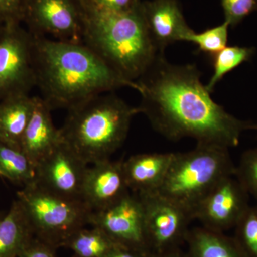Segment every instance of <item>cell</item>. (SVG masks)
<instances>
[{
    "instance_id": "6da1fadb",
    "label": "cell",
    "mask_w": 257,
    "mask_h": 257,
    "mask_svg": "<svg viewBox=\"0 0 257 257\" xmlns=\"http://www.w3.org/2000/svg\"><path fill=\"white\" fill-rule=\"evenodd\" d=\"M136 83L140 113L169 140L193 138L229 149L239 145L243 132L257 130L256 124L235 117L213 100L194 64H171L159 53Z\"/></svg>"
},
{
    "instance_id": "7a4b0ae2",
    "label": "cell",
    "mask_w": 257,
    "mask_h": 257,
    "mask_svg": "<svg viewBox=\"0 0 257 257\" xmlns=\"http://www.w3.org/2000/svg\"><path fill=\"white\" fill-rule=\"evenodd\" d=\"M32 36L36 87L51 109L68 110L119 88L138 89L83 42Z\"/></svg>"
},
{
    "instance_id": "3957f363",
    "label": "cell",
    "mask_w": 257,
    "mask_h": 257,
    "mask_svg": "<svg viewBox=\"0 0 257 257\" xmlns=\"http://www.w3.org/2000/svg\"><path fill=\"white\" fill-rule=\"evenodd\" d=\"M82 42L130 82H136L160 53L147 30L142 2L125 13L87 8Z\"/></svg>"
},
{
    "instance_id": "277c9868",
    "label": "cell",
    "mask_w": 257,
    "mask_h": 257,
    "mask_svg": "<svg viewBox=\"0 0 257 257\" xmlns=\"http://www.w3.org/2000/svg\"><path fill=\"white\" fill-rule=\"evenodd\" d=\"M60 128L62 140L88 165L109 160L124 143L132 120L140 114L109 92L89 98L68 109Z\"/></svg>"
},
{
    "instance_id": "5b68a950",
    "label": "cell",
    "mask_w": 257,
    "mask_h": 257,
    "mask_svg": "<svg viewBox=\"0 0 257 257\" xmlns=\"http://www.w3.org/2000/svg\"><path fill=\"white\" fill-rule=\"evenodd\" d=\"M229 150L197 143L191 151L174 153L163 182L154 192L175 203L194 219L198 206L216 184L225 177L234 176L236 165Z\"/></svg>"
},
{
    "instance_id": "8992f818",
    "label": "cell",
    "mask_w": 257,
    "mask_h": 257,
    "mask_svg": "<svg viewBox=\"0 0 257 257\" xmlns=\"http://www.w3.org/2000/svg\"><path fill=\"white\" fill-rule=\"evenodd\" d=\"M34 236L57 249L71 236L89 224L93 211L82 200L57 195L37 184L17 194Z\"/></svg>"
},
{
    "instance_id": "52a82bcc",
    "label": "cell",
    "mask_w": 257,
    "mask_h": 257,
    "mask_svg": "<svg viewBox=\"0 0 257 257\" xmlns=\"http://www.w3.org/2000/svg\"><path fill=\"white\" fill-rule=\"evenodd\" d=\"M33 36L21 23L5 24L0 37V100L30 94L36 87Z\"/></svg>"
},
{
    "instance_id": "ba28073f",
    "label": "cell",
    "mask_w": 257,
    "mask_h": 257,
    "mask_svg": "<svg viewBox=\"0 0 257 257\" xmlns=\"http://www.w3.org/2000/svg\"><path fill=\"white\" fill-rule=\"evenodd\" d=\"M86 20L84 0H24L22 23L35 36L82 42Z\"/></svg>"
},
{
    "instance_id": "9c48e42d",
    "label": "cell",
    "mask_w": 257,
    "mask_h": 257,
    "mask_svg": "<svg viewBox=\"0 0 257 257\" xmlns=\"http://www.w3.org/2000/svg\"><path fill=\"white\" fill-rule=\"evenodd\" d=\"M145 213V233L150 252H162L185 243L194 220L187 211L156 192L138 194Z\"/></svg>"
},
{
    "instance_id": "30bf717a",
    "label": "cell",
    "mask_w": 257,
    "mask_h": 257,
    "mask_svg": "<svg viewBox=\"0 0 257 257\" xmlns=\"http://www.w3.org/2000/svg\"><path fill=\"white\" fill-rule=\"evenodd\" d=\"M89 224L102 230L119 246L150 252L143 204L136 193L128 192L109 207L93 211Z\"/></svg>"
},
{
    "instance_id": "8fae6325",
    "label": "cell",
    "mask_w": 257,
    "mask_h": 257,
    "mask_svg": "<svg viewBox=\"0 0 257 257\" xmlns=\"http://www.w3.org/2000/svg\"><path fill=\"white\" fill-rule=\"evenodd\" d=\"M249 194L234 176L225 177L194 211V219L212 231L233 229L249 207Z\"/></svg>"
},
{
    "instance_id": "7c38bea8",
    "label": "cell",
    "mask_w": 257,
    "mask_h": 257,
    "mask_svg": "<svg viewBox=\"0 0 257 257\" xmlns=\"http://www.w3.org/2000/svg\"><path fill=\"white\" fill-rule=\"evenodd\" d=\"M88 167L62 140L37 165L36 184L61 197L82 200L83 184Z\"/></svg>"
},
{
    "instance_id": "4fadbf2b",
    "label": "cell",
    "mask_w": 257,
    "mask_h": 257,
    "mask_svg": "<svg viewBox=\"0 0 257 257\" xmlns=\"http://www.w3.org/2000/svg\"><path fill=\"white\" fill-rule=\"evenodd\" d=\"M88 167L82 189V200L92 211L109 207L130 189L125 179L123 161L106 160Z\"/></svg>"
},
{
    "instance_id": "5bb4252c",
    "label": "cell",
    "mask_w": 257,
    "mask_h": 257,
    "mask_svg": "<svg viewBox=\"0 0 257 257\" xmlns=\"http://www.w3.org/2000/svg\"><path fill=\"white\" fill-rule=\"evenodd\" d=\"M147 30L160 53L177 42H186L193 31L186 22L177 0L142 2Z\"/></svg>"
},
{
    "instance_id": "9a60e30c",
    "label": "cell",
    "mask_w": 257,
    "mask_h": 257,
    "mask_svg": "<svg viewBox=\"0 0 257 257\" xmlns=\"http://www.w3.org/2000/svg\"><path fill=\"white\" fill-rule=\"evenodd\" d=\"M52 110L42 97L35 96L33 113L20 144L35 167L62 142L60 128L54 124Z\"/></svg>"
},
{
    "instance_id": "2e32d148",
    "label": "cell",
    "mask_w": 257,
    "mask_h": 257,
    "mask_svg": "<svg viewBox=\"0 0 257 257\" xmlns=\"http://www.w3.org/2000/svg\"><path fill=\"white\" fill-rule=\"evenodd\" d=\"M174 153L133 155L123 161V170L130 190L136 194L154 192L163 182Z\"/></svg>"
},
{
    "instance_id": "e0dca14e",
    "label": "cell",
    "mask_w": 257,
    "mask_h": 257,
    "mask_svg": "<svg viewBox=\"0 0 257 257\" xmlns=\"http://www.w3.org/2000/svg\"><path fill=\"white\" fill-rule=\"evenodd\" d=\"M35 96L22 94L0 100V141L20 148L22 138L31 119Z\"/></svg>"
},
{
    "instance_id": "ac0fdd59",
    "label": "cell",
    "mask_w": 257,
    "mask_h": 257,
    "mask_svg": "<svg viewBox=\"0 0 257 257\" xmlns=\"http://www.w3.org/2000/svg\"><path fill=\"white\" fill-rule=\"evenodd\" d=\"M34 237L26 214L16 199L0 218V257H18Z\"/></svg>"
},
{
    "instance_id": "d6986e66",
    "label": "cell",
    "mask_w": 257,
    "mask_h": 257,
    "mask_svg": "<svg viewBox=\"0 0 257 257\" xmlns=\"http://www.w3.org/2000/svg\"><path fill=\"white\" fill-rule=\"evenodd\" d=\"M185 244L189 257H246L234 237L202 226L189 229Z\"/></svg>"
},
{
    "instance_id": "ffe728a7",
    "label": "cell",
    "mask_w": 257,
    "mask_h": 257,
    "mask_svg": "<svg viewBox=\"0 0 257 257\" xmlns=\"http://www.w3.org/2000/svg\"><path fill=\"white\" fill-rule=\"evenodd\" d=\"M0 172L3 177L23 187L36 184V167L21 149L0 141Z\"/></svg>"
},
{
    "instance_id": "44dd1931",
    "label": "cell",
    "mask_w": 257,
    "mask_h": 257,
    "mask_svg": "<svg viewBox=\"0 0 257 257\" xmlns=\"http://www.w3.org/2000/svg\"><path fill=\"white\" fill-rule=\"evenodd\" d=\"M117 246L102 230L92 226L74 233L64 247L72 251L73 257H106Z\"/></svg>"
},
{
    "instance_id": "7402d4cb",
    "label": "cell",
    "mask_w": 257,
    "mask_h": 257,
    "mask_svg": "<svg viewBox=\"0 0 257 257\" xmlns=\"http://www.w3.org/2000/svg\"><path fill=\"white\" fill-rule=\"evenodd\" d=\"M253 47L226 46L220 52L213 56L214 73L209 79L207 90L211 93L221 79L231 71L237 68L244 62H248L255 54Z\"/></svg>"
},
{
    "instance_id": "603a6c76",
    "label": "cell",
    "mask_w": 257,
    "mask_h": 257,
    "mask_svg": "<svg viewBox=\"0 0 257 257\" xmlns=\"http://www.w3.org/2000/svg\"><path fill=\"white\" fill-rule=\"evenodd\" d=\"M234 239L246 257H257V204L249 206L234 227Z\"/></svg>"
},
{
    "instance_id": "cb8c5ba5",
    "label": "cell",
    "mask_w": 257,
    "mask_h": 257,
    "mask_svg": "<svg viewBox=\"0 0 257 257\" xmlns=\"http://www.w3.org/2000/svg\"><path fill=\"white\" fill-rule=\"evenodd\" d=\"M229 25L224 22L214 28L197 33L193 30L186 42H192L197 45L199 52L211 57L227 46Z\"/></svg>"
},
{
    "instance_id": "d4e9b609",
    "label": "cell",
    "mask_w": 257,
    "mask_h": 257,
    "mask_svg": "<svg viewBox=\"0 0 257 257\" xmlns=\"http://www.w3.org/2000/svg\"><path fill=\"white\" fill-rule=\"evenodd\" d=\"M234 177L257 204V147L243 152L236 166Z\"/></svg>"
},
{
    "instance_id": "484cf974",
    "label": "cell",
    "mask_w": 257,
    "mask_h": 257,
    "mask_svg": "<svg viewBox=\"0 0 257 257\" xmlns=\"http://www.w3.org/2000/svg\"><path fill=\"white\" fill-rule=\"evenodd\" d=\"M225 22L230 27L239 25L246 17L257 11V0H221Z\"/></svg>"
},
{
    "instance_id": "4316f807",
    "label": "cell",
    "mask_w": 257,
    "mask_h": 257,
    "mask_svg": "<svg viewBox=\"0 0 257 257\" xmlns=\"http://www.w3.org/2000/svg\"><path fill=\"white\" fill-rule=\"evenodd\" d=\"M87 9L99 13H125L136 8L141 0H84Z\"/></svg>"
},
{
    "instance_id": "83f0119b",
    "label": "cell",
    "mask_w": 257,
    "mask_h": 257,
    "mask_svg": "<svg viewBox=\"0 0 257 257\" xmlns=\"http://www.w3.org/2000/svg\"><path fill=\"white\" fill-rule=\"evenodd\" d=\"M24 0H0V20L22 23Z\"/></svg>"
},
{
    "instance_id": "f1b7e54d",
    "label": "cell",
    "mask_w": 257,
    "mask_h": 257,
    "mask_svg": "<svg viewBox=\"0 0 257 257\" xmlns=\"http://www.w3.org/2000/svg\"><path fill=\"white\" fill-rule=\"evenodd\" d=\"M56 250L50 245L34 237L18 257H57Z\"/></svg>"
},
{
    "instance_id": "f546056e",
    "label": "cell",
    "mask_w": 257,
    "mask_h": 257,
    "mask_svg": "<svg viewBox=\"0 0 257 257\" xmlns=\"http://www.w3.org/2000/svg\"><path fill=\"white\" fill-rule=\"evenodd\" d=\"M149 253L150 252H145V251H139L133 248L117 246L114 249L111 250L106 257H148Z\"/></svg>"
},
{
    "instance_id": "4dcf8cb0",
    "label": "cell",
    "mask_w": 257,
    "mask_h": 257,
    "mask_svg": "<svg viewBox=\"0 0 257 257\" xmlns=\"http://www.w3.org/2000/svg\"><path fill=\"white\" fill-rule=\"evenodd\" d=\"M148 257H189L187 251H184L181 247L172 248L162 252H150Z\"/></svg>"
},
{
    "instance_id": "1f68e13d",
    "label": "cell",
    "mask_w": 257,
    "mask_h": 257,
    "mask_svg": "<svg viewBox=\"0 0 257 257\" xmlns=\"http://www.w3.org/2000/svg\"><path fill=\"white\" fill-rule=\"evenodd\" d=\"M5 23L3 21V20H0V37H1L2 33H3V29H4L5 27Z\"/></svg>"
},
{
    "instance_id": "d6a6232c",
    "label": "cell",
    "mask_w": 257,
    "mask_h": 257,
    "mask_svg": "<svg viewBox=\"0 0 257 257\" xmlns=\"http://www.w3.org/2000/svg\"><path fill=\"white\" fill-rule=\"evenodd\" d=\"M0 177H3V174H2L1 172H0Z\"/></svg>"
},
{
    "instance_id": "836d02e7",
    "label": "cell",
    "mask_w": 257,
    "mask_h": 257,
    "mask_svg": "<svg viewBox=\"0 0 257 257\" xmlns=\"http://www.w3.org/2000/svg\"><path fill=\"white\" fill-rule=\"evenodd\" d=\"M1 217H2V215H1V214H0V218H1Z\"/></svg>"
},
{
    "instance_id": "e575fe53",
    "label": "cell",
    "mask_w": 257,
    "mask_h": 257,
    "mask_svg": "<svg viewBox=\"0 0 257 257\" xmlns=\"http://www.w3.org/2000/svg\"></svg>"
}]
</instances>
